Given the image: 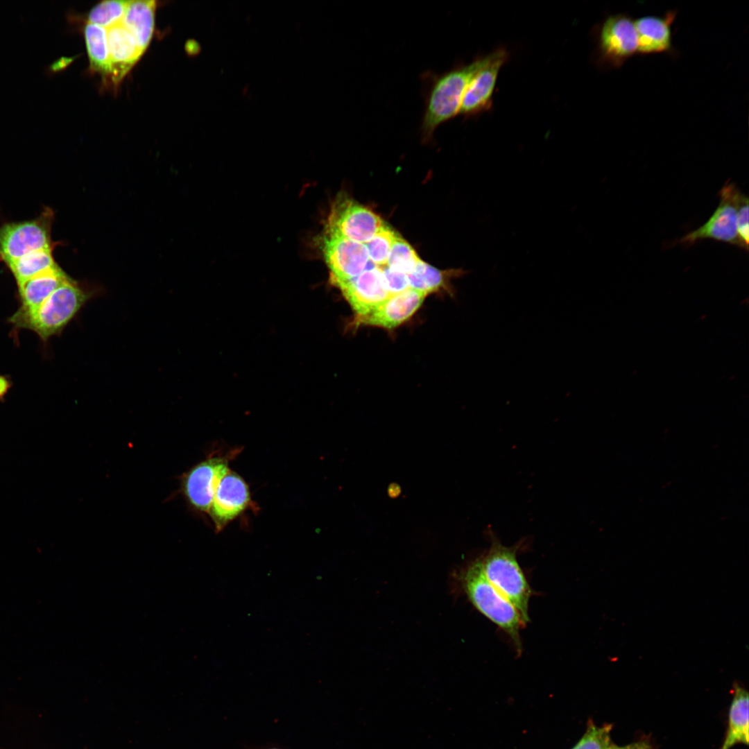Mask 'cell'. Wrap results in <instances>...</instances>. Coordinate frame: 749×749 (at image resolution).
Wrapping results in <instances>:
<instances>
[{
    "label": "cell",
    "instance_id": "obj_1",
    "mask_svg": "<svg viewBox=\"0 0 749 749\" xmlns=\"http://www.w3.org/2000/svg\"><path fill=\"white\" fill-rule=\"evenodd\" d=\"M90 296L87 290L69 277L35 309L15 311L8 322L16 329L33 331L45 343L62 332Z\"/></svg>",
    "mask_w": 749,
    "mask_h": 749
},
{
    "label": "cell",
    "instance_id": "obj_2",
    "mask_svg": "<svg viewBox=\"0 0 749 749\" xmlns=\"http://www.w3.org/2000/svg\"><path fill=\"white\" fill-rule=\"evenodd\" d=\"M490 546L479 558L481 569L493 587L518 611L524 623L529 621L531 588L517 559V545L506 546L490 532Z\"/></svg>",
    "mask_w": 749,
    "mask_h": 749
},
{
    "label": "cell",
    "instance_id": "obj_3",
    "mask_svg": "<svg viewBox=\"0 0 749 749\" xmlns=\"http://www.w3.org/2000/svg\"><path fill=\"white\" fill-rule=\"evenodd\" d=\"M462 587L476 609L504 631L517 651H522L520 629L526 626L517 609L485 576L479 558L462 572Z\"/></svg>",
    "mask_w": 749,
    "mask_h": 749
},
{
    "label": "cell",
    "instance_id": "obj_4",
    "mask_svg": "<svg viewBox=\"0 0 749 749\" xmlns=\"http://www.w3.org/2000/svg\"><path fill=\"white\" fill-rule=\"evenodd\" d=\"M489 59L490 55L446 72L436 80L427 98L422 123L424 139L429 140L440 124L459 113L468 85Z\"/></svg>",
    "mask_w": 749,
    "mask_h": 749
},
{
    "label": "cell",
    "instance_id": "obj_5",
    "mask_svg": "<svg viewBox=\"0 0 749 749\" xmlns=\"http://www.w3.org/2000/svg\"><path fill=\"white\" fill-rule=\"evenodd\" d=\"M53 212L48 207L37 218L0 226V261L6 265L37 250L53 248L51 231Z\"/></svg>",
    "mask_w": 749,
    "mask_h": 749
},
{
    "label": "cell",
    "instance_id": "obj_6",
    "mask_svg": "<svg viewBox=\"0 0 749 749\" xmlns=\"http://www.w3.org/2000/svg\"><path fill=\"white\" fill-rule=\"evenodd\" d=\"M385 225L381 217L368 207L341 197L332 206L324 231L364 244Z\"/></svg>",
    "mask_w": 749,
    "mask_h": 749
},
{
    "label": "cell",
    "instance_id": "obj_7",
    "mask_svg": "<svg viewBox=\"0 0 749 749\" xmlns=\"http://www.w3.org/2000/svg\"><path fill=\"white\" fill-rule=\"evenodd\" d=\"M320 248L330 273V282L349 279L365 271L370 261L363 243L323 231Z\"/></svg>",
    "mask_w": 749,
    "mask_h": 749
},
{
    "label": "cell",
    "instance_id": "obj_8",
    "mask_svg": "<svg viewBox=\"0 0 749 749\" xmlns=\"http://www.w3.org/2000/svg\"><path fill=\"white\" fill-rule=\"evenodd\" d=\"M738 190L734 183L727 181L718 193L719 205L709 220L680 239L678 243L692 245L698 241L709 239L740 248L736 206Z\"/></svg>",
    "mask_w": 749,
    "mask_h": 749
},
{
    "label": "cell",
    "instance_id": "obj_9",
    "mask_svg": "<svg viewBox=\"0 0 749 749\" xmlns=\"http://www.w3.org/2000/svg\"><path fill=\"white\" fill-rule=\"evenodd\" d=\"M637 35L630 16L621 13L605 19L599 34V51L604 64L619 68L637 53Z\"/></svg>",
    "mask_w": 749,
    "mask_h": 749
},
{
    "label": "cell",
    "instance_id": "obj_10",
    "mask_svg": "<svg viewBox=\"0 0 749 749\" xmlns=\"http://www.w3.org/2000/svg\"><path fill=\"white\" fill-rule=\"evenodd\" d=\"M239 452L236 449L225 455L212 456L189 472L184 481V492L195 508L209 512L217 485L230 470L229 462Z\"/></svg>",
    "mask_w": 749,
    "mask_h": 749
},
{
    "label": "cell",
    "instance_id": "obj_11",
    "mask_svg": "<svg viewBox=\"0 0 749 749\" xmlns=\"http://www.w3.org/2000/svg\"><path fill=\"white\" fill-rule=\"evenodd\" d=\"M331 283L341 291L356 316L367 314L391 296L381 267L371 261L368 268L356 277Z\"/></svg>",
    "mask_w": 749,
    "mask_h": 749
},
{
    "label": "cell",
    "instance_id": "obj_12",
    "mask_svg": "<svg viewBox=\"0 0 749 749\" xmlns=\"http://www.w3.org/2000/svg\"><path fill=\"white\" fill-rule=\"evenodd\" d=\"M250 503L248 484L238 474L229 470L217 485L209 510L217 531L239 516Z\"/></svg>",
    "mask_w": 749,
    "mask_h": 749
},
{
    "label": "cell",
    "instance_id": "obj_13",
    "mask_svg": "<svg viewBox=\"0 0 749 749\" xmlns=\"http://www.w3.org/2000/svg\"><path fill=\"white\" fill-rule=\"evenodd\" d=\"M427 295L408 289L390 296L369 313L356 316L354 326L370 325L393 329L411 318L420 307Z\"/></svg>",
    "mask_w": 749,
    "mask_h": 749
},
{
    "label": "cell",
    "instance_id": "obj_14",
    "mask_svg": "<svg viewBox=\"0 0 749 749\" xmlns=\"http://www.w3.org/2000/svg\"><path fill=\"white\" fill-rule=\"evenodd\" d=\"M506 51L500 49L490 54L485 65L474 76L464 94L459 114L471 115L488 107L499 70L507 58Z\"/></svg>",
    "mask_w": 749,
    "mask_h": 749
},
{
    "label": "cell",
    "instance_id": "obj_15",
    "mask_svg": "<svg viewBox=\"0 0 749 749\" xmlns=\"http://www.w3.org/2000/svg\"><path fill=\"white\" fill-rule=\"evenodd\" d=\"M676 14L675 10H670L663 16H644L635 20L638 40L637 53L647 55L671 51V24Z\"/></svg>",
    "mask_w": 749,
    "mask_h": 749
},
{
    "label": "cell",
    "instance_id": "obj_16",
    "mask_svg": "<svg viewBox=\"0 0 749 749\" xmlns=\"http://www.w3.org/2000/svg\"><path fill=\"white\" fill-rule=\"evenodd\" d=\"M110 60V77L118 84L143 54L135 39L121 23L107 28Z\"/></svg>",
    "mask_w": 749,
    "mask_h": 749
},
{
    "label": "cell",
    "instance_id": "obj_17",
    "mask_svg": "<svg viewBox=\"0 0 749 749\" xmlns=\"http://www.w3.org/2000/svg\"><path fill=\"white\" fill-rule=\"evenodd\" d=\"M69 277L57 264L17 284L20 306L16 311L26 313L35 309Z\"/></svg>",
    "mask_w": 749,
    "mask_h": 749
},
{
    "label": "cell",
    "instance_id": "obj_18",
    "mask_svg": "<svg viewBox=\"0 0 749 749\" xmlns=\"http://www.w3.org/2000/svg\"><path fill=\"white\" fill-rule=\"evenodd\" d=\"M156 3L152 0L128 1L121 21L144 53L149 45L155 28Z\"/></svg>",
    "mask_w": 749,
    "mask_h": 749
},
{
    "label": "cell",
    "instance_id": "obj_19",
    "mask_svg": "<svg viewBox=\"0 0 749 749\" xmlns=\"http://www.w3.org/2000/svg\"><path fill=\"white\" fill-rule=\"evenodd\" d=\"M748 692L739 684L733 685V698L728 713V724L720 749H730L737 744H748Z\"/></svg>",
    "mask_w": 749,
    "mask_h": 749
},
{
    "label": "cell",
    "instance_id": "obj_20",
    "mask_svg": "<svg viewBox=\"0 0 749 749\" xmlns=\"http://www.w3.org/2000/svg\"><path fill=\"white\" fill-rule=\"evenodd\" d=\"M84 37L90 69L103 76L110 77V60L107 29L87 23L84 27Z\"/></svg>",
    "mask_w": 749,
    "mask_h": 749
},
{
    "label": "cell",
    "instance_id": "obj_21",
    "mask_svg": "<svg viewBox=\"0 0 749 749\" xmlns=\"http://www.w3.org/2000/svg\"><path fill=\"white\" fill-rule=\"evenodd\" d=\"M53 249L42 248L31 252L6 265L17 284L57 265L52 255Z\"/></svg>",
    "mask_w": 749,
    "mask_h": 749
},
{
    "label": "cell",
    "instance_id": "obj_22",
    "mask_svg": "<svg viewBox=\"0 0 749 749\" xmlns=\"http://www.w3.org/2000/svg\"><path fill=\"white\" fill-rule=\"evenodd\" d=\"M446 274L420 259L414 270L407 275L409 289L427 295L437 291L445 286Z\"/></svg>",
    "mask_w": 749,
    "mask_h": 749
},
{
    "label": "cell",
    "instance_id": "obj_23",
    "mask_svg": "<svg viewBox=\"0 0 749 749\" xmlns=\"http://www.w3.org/2000/svg\"><path fill=\"white\" fill-rule=\"evenodd\" d=\"M128 1H103L94 6L87 15L88 23L105 28L121 23Z\"/></svg>",
    "mask_w": 749,
    "mask_h": 749
},
{
    "label": "cell",
    "instance_id": "obj_24",
    "mask_svg": "<svg viewBox=\"0 0 749 749\" xmlns=\"http://www.w3.org/2000/svg\"><path fill=\"white\" fill-rule=\"evenodd\" d=\"M420 260L412 246L397 235L390 250L386 266L408 275L414 270Z\"/></svg>",
    "mask_w": 749,
    "mask_h": 749
},
{
    "label": "cell",
    "instance_id": "obj_25",
    "mask_svg": "<svg viewBox=\"0 0 749 749\" xmlns=\"http://www.w3.org/2000/svg\"><path fill=\"white\" fill-rule=\"evenodd\" d=\"M397 235L385 225L370 240L364 243L369 260L377 266H386L392 245Z\"/></svg>",
    "mask_w": 749,
    "mask_h": 749
},
{
    "label": "cell",
    "instance_id": "obj_26",
    "mask_svg": "<svg viewBox=\"0 0 749 749\" xmlns=\"http://www.w3.org/2000/svg\"><path fill=\"white\" fill-rule=\"evenodd\" d=\"M612 724L605 723L598 726L589 720L584 734L571 749H607L612 743Z\"/></svg>",
    "mask_w": 749,
    "mask_h": 749
},
{
    "label": "cell",
    "instance_id": "obj_27",
    "mask_svg": "<svg viewBox=\"0 0 749 749\" xmlns=\"http://www.w3.org/2000/svg\"><path fill=\"white\" fill-rule=\"evenodd\" d=\"M737 230L740 248L748 250V198L739 189L736 196Z\"/></svg>",
    "mask_w": 749,
    "mask_h": 749
},
{
    "label": "cell",
    "instance_id": "obj_28",
    "mask_svg": "<svg viewBox=\"0 0 749 749\" xmlns=\"http://www.w3.org/2000/svg\"><path fill=\"white\" fill-rule=\"evenodd\" d=\"M386 288L390 295L409 289L407 274L393 270L387 266L381 267Z\"/></svg>",
    "mask_w": 749,
    "mask_h": 749
},
{
    "label": "cell",
    "instance_id": "obj_29",
    "mask_svg": "<svg viewBox=\"0 0 749 749\" xmlns=\"http://www.w3.org/2000/svg\"><path fill=\"white\" fill-rule=\"evenodd\" d=\"M607 749H653V747L648 739H642L622 746L611 743Z\"/></svg>",
    "mask_w": 749,
    "mask_h": 749
},
{
    "label": "cell",
    "instance_id": "obj_30",
    "mask_svg": "<svg viewBox=\"0 0 749 749\" xmlns=\"http://www.w3.org/2000/svg\"><path fill=\"white\" fill-rule=\"evenodd\" d=\"M71 58H60L45 68L46 74H51L52 73L58 72L64 68L71 61Z\"/></svg>",
    "mask_w": 749,
    "mask_h": 749
},
{
    "label": "cell",
    "instance_id": "obj_31",
    "mask_svg": "<svg viewBox=\"0 0 749 749\" xmlns=\"http://www.w3.org/2000/svg\"><path fill=\"white\" fill-rule=\"evenodd\" d=\"M9 377L0 374V400L3 399L6 395L11 388L12 384Z\"/></svg>",
    "mask_w": 749,
    "mask_h": 749
},
{
    "label": "cell",
    "instance_id": "obj_32",
    "mask_svg": "<svg viewBox=\"0 0 749 749\" xmlns=\"http://www.w3.org/2000/svg\"><path fill=\"white\" fill-rule=\"evenodd\" d=\"M254 749H285V748H282V747L278 746H276V745H269V746H263V747H260V748H255Z\"/></svg>",
    "mask_w": 749,
    "mask_h": 749
}]
</instances>
